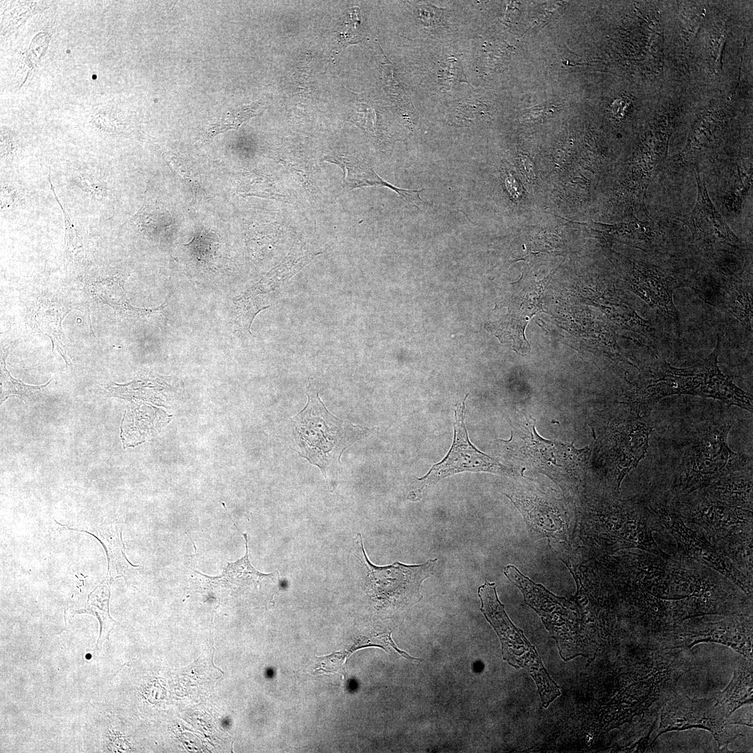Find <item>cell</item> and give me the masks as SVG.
<instances>
[{
	"label": "cell",
	"instance_id": "cell-1",
	"mask_svg": "<svg viewBox=\"0 0 753 753\" xmlns=\"http://www.w3.org/2000/svg\"><path fill=\"white\" fill-rule=\"evenodd\" d=\"M576 535L604 552L637 548L669 557L653 536L655 514L640 499H621L603 492L585 493L575 508Z\"/></svg>",
	"mask_w": 753,
	"mask_h": 753
},
{
	"label": "cell",
	"instance_id": "cell-2",
	"mask_svg": "<svg viewBox=\"0 0 753 753\" xmlns=\"http://www.w3.org/2000/svg\"><path fill=\"white\" fill-rule=\"evenodd\" d=\"M503 442L514 459L546 475L568 498L577 493L584 480L588 447L578 449L572 444L542 438L535 430V420L525 413L513 426L511 438Z\"/></svg>",
	"mask_w": 753,
	"mask_h": 753
},
{
	"label": "cell",
	"instance_id": "cell-3",
	"mask_svg": "<svg viewBox=\"0 0 753 753\" xmlns=\"http://www.w3.org/2000/svg\"><path fill=\"white\" fill-rule=\"evenodd\" d=\"M731 426L727 420L711 422L685 448L671 485L676 498L704 489L752 463L747 456L729 447Z\"/></svg>",
	"mask_w": 753,
	"mask_h": 753
},
{
	"label": "cell",
	"instance_id": "cell-4",
	"mask_svg": "<svg viewBox=\"0 0 753 753\" xmlns=\"http://www.w3.org/2000/svg\"><path fill=\"white\" fill-rule=\"evenodd\" d=\"M307 395V405L294 419L300 455L321 469L328 487L333 489L341 455L358 438L360 429L333 416L317 392L308 388Z\"/></svg>",
	"mask_w": 753,
	"mask_h": 753
},
{
	"label": "cell",
	"instance_id": "cell-5",
	"mask_svg": "<svg viewBox=\"0 0 753 753\" xmlns=\"http://www.w3.org/2000/svg\"><path fill=\"white\" fill-rule=\"evenodd\" d=\"M353 547L365 567L364 588L372 600L400 611H408L421 600V584L433 575L437 558L416 565L395 562L379 567L368 560L360 533L353 538Z\"/></svg>",
	"mask_w": 753,
	"mask_h": 753
},
{
	"label": "cell",
	"instance_id": "cell-6",
	"mask_svg": "<svg viewBox=\"0 0 753 753\" xmlns=\"http://www.w3.org/2000/svg\"><path fill=\"white\" fill-rule=\"evenodd\" d=\"M503 494L522 515L530 539L570 542L576 535L575 508L551 491L524 480L512 484Z\"/></svg>",
	"mask_w": 753,
	"mask_h": 753
},
{
	"label": "cell",
	"instance_id": "cell-7",
	"mask_svg": "<svg viewBox=\"0 0 753 753\" xmlns=\"http://www.w3.org/2000/svg\"><path fill=\"white\" fill-rule=\"evenodd\" d=\"M480 611L493 627L501 643L503 659L515 669H526L533 678L540 694L552 692L556 683L547 672L535 648L509 618L499 600L494 582L485 581L478 587Z\"/></svg>",
	"mask_w": 753,
	"mask_h": 753
},
{
	"label": "cell",
	"instance_id": "cell-8",
	"mask_svg": "<svg viewBox=\"0 0 753 753\" xmlns=\"http://www.w3.org/2000/svg\"><path fill=\"white\" fill-rule=\"evenodd\" d=\"M632 413L602 427L596 450L600 466L615 492L620 493L625 476L645 457L653 427Z\"/></svg>",
	"mask_w": 753,
	"mask_h": 753
},
{
	"label": "cell",
	"instance_id": "cell-9",
	"mask_svg": "<svg viewBox=\"0 0 753 753\" xmlns=\"http://www.w3.org/2000/svg\"><path fill=\"white\" fill-rule=\"evenodd\" d=\"M704 382L703 360L684 368L675 367L664 361L643 370L626 402L632 413L644 418L664 397L681 395L702 397Z\"/></svg>",
	"mask_w": 753,
	"mask_h": 753
},
{
	"label": "cell",
	"instance_id": "cell-10",
	"mask_svg": "<svg viewBox=\"0 0 753 753\" xmlns=\"http://www.w3.org/2000/svg\"><path fill=\"white\" fill-rule=\"evenodd\" d=\"M660 719L656 736L651 745L666 732L699 728L711 733L722 752H731L728 745L742 736L729 723V718L715 698H690L675 692L661 707Z\"/></svg>",
	"mask_w": 753,
	"mask_h": 753
},
{
	"label": "cell",
	"instance_id": "cell-11",
	"mask_svg": "<svg viewBox=\"0 0 753 753\" xmlns=\"http://www.w3.org/2000/svg\"><path fill=\"white\" fill-rule=\"evenodd\" d=\"M752 616L736 614L715 622H680L661 635L657 646L663 650L690 649L695 644L713 642L729 646L752 661Z\"/></svg>",
	"mask_w": 753,
	"mask_h": 753
},
{
	"label": "cell",
	"instance_id": "cell-12",
	"mask_svg": "<svg viewBox=\"0 0 753 753\" xmlns=\"http://www.w3.org/2000/svg\"><path fill=\"white\" fill-rule=\"evenodd\" d=\"M467 395L468 394L461 404H457L454 410V439L452 447L440 462L434 464L425 476L418 478L419 492L440 480L464 471L519 476L516 470L479 451L470 442L464 425L465 400Z\"/></svg>",
	"mask_w": 753,
	"mask_h": 753
},
{
	"label": "cell",
	"instance_id": "cell-13",
	"mask_svg": "<svg viewBox=\"0 0 753 753\" xmlns=\"http://www.w3.org/2000/svg\"><path fill=\"white\" fill-rule=\"evenodd\" d=\"M648 505L674 536L679 552L727 577L752 600V580L739 570L730 559L718 552L705 537L687 526L674 510L670 511L660 505Z\"/></svg>",
	"mask_w": 753,
	"mask_h": 753
},
{
	"label": "cell",
	"instance_id": "cell-14",
	"mask_svg": "<svg viewBox=\"0 0 753 753\" xmlns=\"http://www.w3.org/2000/svg\"><path fill=\"white\" fill-rule=\"evenodd\" d=\"M674 506L682 519L698 524L713 539L752 529V510L721 502L703 489L678 498Z\"/></svg>",
	"mask_w": 753,
	"mask_h": 753
},
{
	"label": "cell",
	"instance_id": "cell-15",
	"mask_svg": "<svg viewBox=\"0 0 753 753\" xmlns=\"http://www.w3.org/2000/svg\"><path fill=\"white\" fill-rule=\"evenodd\" d=\"M697 201L683 221L692 233V244L699 250L720 249L735 252L744 248L708 195L706 184L696 169Z\"/></svg>",
	"mask_w": 753,
	"mask_h": 753
},
{
	"label": "cell",
	"instance_id": "cell-16",
	"mask_svg": "<svg viewBox=\"0 0 753 753\" xmlns=\"http://www.w3.org/2000/svg\"><path fill=\"white\" fill-rule=\"evenodd\" d=\"M630 282L641 299L678 329V315L673 300L678 284L671 275L657 266L636 262L632 265Z\"/></svg>",
	"mask_w": 753,
	"mask_h": 753
},
{
	"label": "cell",
	"instance_id": "cell-17",
	"mask_svg": "<svg viewBox=\"0 0 753 753\" xmlns=\"http://www.w3.org/2000/svg\"><path fill=\"white\" fill-rule=\"evenodd\" d=\"M503 573L522 593L526 603L540 616L546 628L578 620L574 604L565 598L556 596L542 584L535 583L515 565H506Z\"/></svg>",
	"mask_w": 753,
	"mask_h": 753
},
{
	"label": "cell",
	"instance_id": "cell-18",
	"mask_svg": "<svg viewBox=\"0 0 753 753\" xmlns=\"http://www.w3.org/2000/svg\"><path fill=\"white\" fill-rule=\"evenodd\" d=\"M245 540V554L236 562L228 563L222 575L208 577L198 572L206 587H227L243 592L273 594L278 590L280 583L278 571L264 574L254 568L249 560L247 533H242Z\"/></svg>",
	"mask_w": 753,
	"mask_h": 753
},
{
	"label": "cell",
	"instance_id": "cell-19",
	"mask_svg": "<svg viewBox=\"0 0 753 753\" xmlns=\"http://www.w3.org/2000/svg\"><path fill=\"white\" fill-rule=\"evenodd\" d=\"M63 528L84 532L93 535L103 547L107 559V578L113 581L120 577L124 579L127 585L137 582L139 565L131 563L126 556L125 546L122 539L123 526L115 522L100 524L96 533L87 530L71 528L54 519Z\"/></svg>",
	"mask_w": 753,
	"mask_h": 753
},
{
	"label": "cell",
	"instance_id": "cell-20",
	"mask_svg": "<svg viewBox=\"0 0 753 753\" xmlns=\"http://www.w3.org/2000/svg\"><path fill=\"white\" fill-rule=\"evenodd\" d=\"M720 351V339L718 337L713 351L703 360L705 368V382L702 397L718 400L728 406H736L752 412V395L736 386L720 371L717 365Z\"/></svg>",
	"mask_w": 753,
	"mask_h": 753
},
{
	"label": "cell",
	"instance_id": "cell-21",
	"mask_svg": "<svg viewBox=\"0 0 753 753\" xmlns=\"http://www.w3.org/2000/svg\"><path fill=\"white\" fill-rule=\"evenodd\" d=\"M325 160L337 165L344 172V181L350 188L365 186H385L395 191L406 203L419 208L421 190H405L397 188L381 178L365 160L340 155H328Z\"/></svg>",
	"mask_w": 753,
	"mask_h": 753
},
{
	"label": "cell",
	"instance_id": "cell-22",
	"mask_svg": "<svg viewBox=\"0 0 753 753\" xmlns=\"http://www.w3.org/2000/svg\"><path fill=\"white\" fill-rule=\"evenodd\" d=\"M318 253L294 244L286 257L248 289L268 300L269 294L278 291L289 279L306 266Z\"/></svg>",
	"mask_w": 753,
	"mask_h": 753
},
{
	"label": "cell",
	"instance_id": "cell-23",
	"mask_svg": "<svg viewBox=\"0 0 753 753\" xmlns=\"http://www.w3.org/2000/svg\"><path fill=\"white\" fill-rule=\"evenodd\" d=\"M703 489L727 505L752 510V463Z\"/></svg>",
	"mask_w": 753,
	"mask_h": 753
},
{
	"label": "cell",
	"instance_id": "cell-24",
	"mask_svg": "<svg viewBox=\"0 0 753 753\" xmlns=\"http://www.w3.org/2000/svg\"><path fill=\"white\" fill-rule=\"evenodd\" d=\"M113 581L105 579L89 593L84 607L76 609H66L65 620H70L79 614H91L97 618L100 623V634L97 641V648L100 649L102 644L109 639V633L117 624L110 616L109 602L111 586Z\"/></svg>",
	"mask_w": 753,
	"mask_h": 753
},
{
	"label": "cell",
	"instance_id": "cell-25",
	"mask_svg": "<svg viewBox=\"0 0 753 753\" xmlns=\"http://www.w3.org/2000/svg\"><path fill=\"white\" fill-rule=\"evenodd\" d=\"M752 661L740 662L734 669L727 686L718 692L715 699L724 710L727 718L740 707L753 702Z\"/></svg>",
	"mask_w": 753,
	"mask_h": 753
},
{
	"label": "cell",
	"instance_id": "cell-26",
	"mask_svg": "<svg viewBox=\"0 0 753 753\" xmlns=\"http://www.w3.org/2000/svg\"><path fill=\"white\" fill-rule=\"evenodd\" d=\"M724 290L722 306L752 333V288L740 280H729L721 284Z\"/></svg>",
	"mask_w": 753,
	"mask_h": 753
},
{
	"label": "cell",
	"instance_id": "cell-27",
	"mask_svg": "<svg viewBox=\"0 0 753 753\" xmlns=\"http://www.w3.org/2000/svg\"><path fill=\"white\" fill-rule=\"evenodd\" d=\"M261 108V104L255 102L250 105H244L227 112L219 121L210 126L207 131L208 137L212 138L228 130H238L245 120L259 114Z\"/></svg>",
	"mask_w": 753,
	"mask_h": 753
},
{
	"label": "cell",
	"instance_id": "cell-28",
	"mask_svg": "<svg viewBox=\"0 0 753 753\" xmlns=\"http://www.w3.org/2000/svg\"><path fill=\"white\" fill-rule=\"evenodd\" d=\"M1 379L3 381V391L1 393V402H3L6 399L10 396L17 395L22 400L26 402H31L36 400L38 393L45 386H30L24 384L21 381H16L13 379L9 372L5 369L1 368Z\"/></svg>",
	"mask_w": 753,
	"mask_h": 753
},
{
	"label": "cell",
	"instance_id": "cell-29",
	"mask_svg": "<svg viewBox=\"0 0 753 753\" xmlns=\"http://www.w3.org/2000/svg\"><path fill=\"white\" fill-rule=\"evenodd\" d=\"M215 239L211 236V234L204 231L197 233L192 240L185 245L190 253L199 260H205L212 252V243Z\"/></svg>",
	"mask_w": 753,
	"mask_h": 753
},
{
	"label": "cell",
	"instance_id": "cell-30",
	"mask_svg": "<svg viewBox=\"0 0 753 753\" xmlns=\"http://www.w3.org/2000/svg\"><path fill=\"white\" fill-rule=\"evenodd\" d=\"M77 181L82 189L96 195H102L103 185L99 178L91 173L81 172L75 173Z\"/></svg>",
	"mask_w": 753,
	"mask_h": 753
},
{
	"label": "cell",
	"instance_id": "cell-31",
	"mask_svg": "<svg viewBox=\"0 0 753 753\" xmlns=\"http://www.w3.org/2000/svg\"><path fill=\"white\" fill-rule=\"evenodd\" d=\"M93 79H96V75H93Z\"/></svg>",
	"mask_w": 753,
	"mask_h": 753
},
{
	"label": "cell",
	"instance_id": "cell-32",
	"mask_svg": "<svg viewBox=\"0 0 753 753\" xmlns=\"http://www.w3.org/2000/svg\"><path fill=\"white\" fill-rule=\"evenodd\" d=\"M67 52H68V54H69L70 52V50H68Z\"/></svg>",
	"mask_w": 753,
	"mask_h": 753
},
{
	"label": "cell",
	"instance_id": "cell-33",
	"mask_svg": "<svg viewBox=\"0 0 753 753\" xmlns=\"http://www.w3.org/2000/svg\"><path fill=\"white\" fill-rule=\"evenodd\" d=\"M89 655H90L89 654V655H88V656H87V657H88V658H90V657H91V656H89Z\"/></svg>",
	"mask_w": 753,
	"mask_h": 753
}]
</instances>
